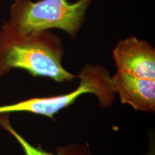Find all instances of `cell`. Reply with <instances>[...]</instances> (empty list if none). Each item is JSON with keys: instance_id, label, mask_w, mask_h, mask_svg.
<instances>
[{"instance_id": "obj_1", "label": "cell", "mask_w": 155, "mask_h": 155, "mask_svg": "<svg viewBox=\"0 0 155 155\" xmlns=\"http://www.w3.org/2000/svg\"><path fill=\"white\" fill-rule=\"evenodd\" d=\"M64 53L61 39L51 30L22 33L6 22L0 29V78L19 68L33 77L71 83L78 75L64 68Z\"/></svg>"}, {"instance_id": "obj_2", "label": "cell", "mask_w": 155, "mask_h": 155, "mask_svg": "<svg viewBox=\"0 0 155 155\" xmlns=\"http://www.w3.org/2000/svg\"><path fill=\"white\" fill-rule=\"evenodd\" d=\"M92 0H16L11 5L7 25L22 33L56 28L75 37Z\"/></svg>"}, {"instance_id": "obj_3", "label": "cell", "mask_w": 155, "mask_h": 155, "mask_svg": "<svg viewBox=\"0 0 155 155\" xmlns=\"http://www.w3.org/2000/svg\"><path fill=\"white\" fill-rule=\"evenodd\" d=\"M78 78H80V83L73 91L54 96L32 98L16 104L0 106V114L29 112L55 119L53 116L56 114L72 105L79 96L86 94L95 95L101 107L113 106L116 93L107 69L100 65L86 64Z\"/></svg>"}, {"instance_id": "obj_4", "label": "cell", "mask_w": 155, "mask_h": 155, "mask_svg": "<svg viewBox=\"0 0 155 155\" xmlns=\"http://www.w3.org/2000/svg\"><path fill=\"white\" fill-rule=\"evenodd\" d=\"M117 71L155 80V49L150 42L130 37L112 51Z\"/></svg>"}, {"instance_id": "obj_5", "label": "cell", "mask_w": 155, "mask_h": 155, "mask_svg": "<svg viewBox=\"0 0 155 155\" xmlns=\"http://www.w3.org/2000/svg\"><path fill=\"white\" fill-rule=\"evenodd\" d=\"M111 83L122 104L136 111L154 112L155 80L117 71L111 76Z\"/></svg>"}, {"instance_id": "obj_6", "label": "cell", "mask_w": 155, "mask_h": 155, "mask_svg": "<svg viewBox=\"0 0 155 155\" xmlns=\"http://www.w3.org/2000/svg\"><path fill=\"white\" fill-rule=\"evenodd\" d=\"M9 113L0 114V125L15 137L22 148L25 155H92L88 147L83 144L58 147L56 148V154L46 152L40 146L35 147L13 129L9 123Z\"/></svg>"}]
</instances>
